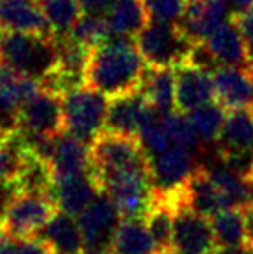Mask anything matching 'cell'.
Segmentation results:
<instances>
[{
    "label": "cell",
    "mask_w": 253,
    "mask_h": 254,
    "mask_svg": "<svg viewBox=\"0 0 253 254\" xmlns=\"http://www.w3.org/2000/svg\"><path fill=\"white\" fill-rule=\"evenodd\" d=\"M70 37L75 38L77 42L84 44L85 47L94 49L97 45L104 44L106 40L113 37L111 30L108 26V21L102 17L88 16V14H82L75 26L71 28Z\"/></svg>",
    "instance_id": "1f68e13d"
},
{
    "label": "cell",
    "mask_w": 253,
    "mask_h": 254,
    "mask_svg": "<svg viewBox=\"0 0 253 254\" xmlns=\"http://www.w3.org/2000/svg\"><path fill=\"white\" fill-rule=\"evenodd\" d=\"M21 128L31 133L58 137L64 133L63 97L54 92L40 90L19 107Z\"/></svg>",
    "instance_id": "8fae6325"
},
{
    "label": "cell",
    "mask_w": 253,
    "mask_h": 254,
    "mask_svg": "<svg viewBox=\"0 0 253 254\" xmlns=\"http://www.w3.org/2000/svg\"><path fill=\"white\" fill-rule=\"evenodd\" d=\"M35 239L47 246L52 254H84L85 241L75 216L58 211Z\"/></svg>",
    "instance_id": "ac0fdd59"
},
{
    "label": "cell",
    "mask_w": 253,
    "mask_h": 254,
    "mask_svg": "<svg viewBox=\"0 0 253 254\" xmlns=\"http://www.w3.org/2000/svg\"><path fill=\"white\" fill-rule=\"evenodd\" d=\"M175 74L177 111L187 114L198 107L205 106V104L212 102V99L215 97L212 73L189 66V64H180L175 67Z\"/></svg>",
    "instance_id": "5bb4252c"
},
{
    "label": "cell",
    "mask_w": 253,
    "mask_h": 254,
    "mask_svg": "<svg viewBox=\"0 0 253 254\" xmlns=\"http://www.w3.org/2000/svg\"><path fill=\"white\" fill-rule=\"evenodd\" d=\"M213 254H250L248 248H217Z\"/></svg>",
    "instance_id": "f35d334b"
},
{
    "label": "cell",
    "mask_w": 253,
    "mask_h": 254,
    "mask_svg": "<svg viewBox=\"0 0 253 254\" xmlns=\"http://www.w3.org/2000/svg\"><path fill=\"white\" fill-rule=\"evenodd\" d=\"M184 202L194 213L206 218H212L213 214L224 209L222 195H220L219 189L212 182L208 171L203 164L196 170L191 180L187 182L186 192H184Z\"/></svg>",
    "instance_id": "cb8c5ba5"
},
{
    "label": "cell",
    "mask_w": 253,
    "mask_h": 254,
    "mask_svg": "<svg viewBox=\"0 0 253 254\" xmlns=\"http://www.w3.org/2000/svg\"><path fill=\"white\" fill-rule=\"evenodd\" d=\"M229 10L231 17H238L243 12H247L250 7H253V0H220Z\"/></svg>",
    "instance_id": "8d00e7d4"
},
{
    "label": "cell",
    "mask_w": 253,
    "mask_h": 254,
    "mask_svg": "<svg viewBox=\"0 0 253 254\" xmlns=\"http://www.w3.org/2000/svg\"><path fill=\"white\" fill-rule=\"evenodd\" d=\"M101 190L109 195L122 218H144L153 204L151 170L130 168L97 178Z\"/></svg>",
    "instance_id": "277c9868"
},
{
    "label": "cell",
    "mask_w": 253,
    "mask_h": 254,
    "mask_svg": "<svg viewBox=\"0 0 253 254\" xmlns=\"http://www.w3.org/2000/svg\"><path fill=\"white\" fill-rule=\"evenodd\" d=\"M217 248H247L245 209H222L210 218Z\"/></svg>",
    "instance_id": "4316f807"
},
{
    "label": "cell",
    "mask_w": 253,
    "mask_h": 254,
    "mask_svg": "<svg viewBox=\"0 0 253 254\" xmlns=\"http://www.w3.org/2000/svg\"><path fill=\"white\" fill-rule=\"evenodd\" d=\"M229 19V10L220 0H187L179 28L192 44H199L208 40Z\"/></svg>",
    "instance_id": "7c38bea8"
},
{
    "label": "cell",
    "mask_w": 253,
    "mask_h": 254,
    "mask_svg": "<svg viewBox=\"0 0 253 254\" xmlns=\"http://www.w3.org/2000/svg\"><path fill=\"white\" fill-rule=\"evenodd\" d=\"M84 254H113L109 249H87L84 251Z\"/></svg>",
    "instance_id": "60d3db41"
},
{
    "label": "cell",
    "mask_w": 253,
    "mask_h": 254,
    "mask_svg": "<svg viewBox=\"0 0 253 254\" xmlns=\"http://www.w3.org/2000/svg\"><path fill=\"white\" fill-rule=\"evenodd\" d=\"M205 44L208 45L210 52L215 57L219 66H234V67L250 66L243 35H241L240 28H238L236 21L233 17L229 21H226Z\"/></svg>",
    "instance_id": "44dd1931"
},
{
    "label": "cell",
    "mask_w": 253,
    "mask_h": 254,
    "mask_svg": "<svg viewBox=\"0 0 253 254\" xmlns=\"http://www.w3.org/2000/svg\"><path fill=\"white\" fill-rule=\"evenodd\" d=\"M149 21L167 24H179L186 12L187 0H142Z\"/></svg>",
    "instance_id": "d6a6232c"
},
{
    "label": "cell",
    "mask_w": 253,
    "mask_h": 254,
    "mask_svg": "<svg viewBox=\"0 0 253 254\" xmlns=\"http://www.w3.org/2000/svg\"><path fill=\"white\" fill-rule=\"evenodd\" d=\"M165 130L170 138V144L177 145V147H184L192 154L199 156L203 154V145L199 142L198 135H196L194 128H192L189 116L180 111H173V113L165 116Z\"/></svg>",
    "instance_id": "4dcf8cb0"
},
{
    "label": "cell",
    "mask_w": 253,
    "mask_h": 254,
    "mask_svg": "<svg viewBox=\"0 0 253 254\" xmlns=\"http://www.w3.org/2000/svg\"><path fill=\"white\" fill-rule=\"evenodd\" d=\"M248 74H250V80H252V83H253V66L248 67Z\"/></svg>",
    "instance_id": "b9f144b4"
},
{
    "label": "cell",
    "mask_w": 253,
    "mask_h": 254,
    "mask_svg": "<svg viewBox=\"0 0 253 254\" xmlns=\"http://www.w3.org/2000/svg\"><path fill=\"white\" fill-rule=\"evenodd\" d=\"M217 242L210 218L194 213L186 202L175 207L173 220V253L175 254H213Z\"/></svg>",
    "instance_id": "9c48e42d"
},
{
    "label": "cell",
    "mask_w": 253,
    "mask_h": 254,
    "mask_svg": "<svg viewBox=\"0 0 253 254\" xmlns=\"http://www.w3.org/2000/svg\"><path fill=\"white\" fill-rule=\"evenodd\" d=\"M58 211L49 195L19 194L0 225V234L14 241L35 239Z\"/></svg>",
    "instance_id": "ba28073f"
},
{
    "label": "cell",
    "mask_w": 253,
    "mask_h": 254,
    "mask_svg": "<svg viewBox=\"0 0 253 254\" xmlns=\"http://www.w3.org/2000/svg\"><path fill=\"white\" fill-rule=\"evenodd\" d=\"M3 63V61H2V56H0V64H2Z\"/></svg>",
    "instance_id": "f6af8a7d"
},
{
    "label": "cell",
    "mask_w": 253,
    "mask_h": 254,
    "mask_svg": "<svg viewBox=\"0 0 253 254\" xmlns=\"http://www.w3.org/2000/svg\"><path fill=\"white\" fill-rule=\"evenodd\" d=\"M135 45L146 66L177 67L187 61L192 42L182 33L179 24L149 21L135 37Z\"/></svg>",
    "instance_id": "5b68a950"
},
{
    "label": "cell",
    "mask_w": 253,
    "mask_h": 254,
    "mask_svg": "<svg viewBox=\"0 0 253 254\" xmlns=\"http://www.w3.org/2000/svg\"><path fill=\"white\" fill-rule=\"evenodd\" d=\"M45 23L54 37H66L82 16L78 0H38Z\"/></svg>",
    "instance_id": "f546056e"
},
{
    "label": "cell",
    "mask_w": 253,
    "mask_h": 254,
    "mask_svg": "<svg viewBox=\"0 0 253 254\" xmlns=\"http://www.w3.org/2000/svg\"><path fill=\"white\" fill-rule=\"evenodd\" d=\"M101 192V185L90 170L88 173L78 175V177L54 182L51 199L59 211L77 218L95 201V197Z\"/></svg>",
    "instance_id": "4fadbf2b"
},
{
    "label": "cell",
    "mask_w": 253,
    "mask_h": 254,
    "mask_svg": "<svg viewBox=\"0 0 253 254\" xmlns=\"http://www.w3.org/2000/svg\"><path fill=\"white\" fill-rule=\"evenodd\" d=\"M175 204L169 199L153 195V204L144 216L146 227L155 241L160 253L173 251V220H175Z\"/></svg>",
    "instance_id": "484cf974"
},
{
    "label": "cell",
    "mask_w": 253,
    "mask_h": 254,
    "mask_svg": "<svg viewBox=\"0 0 253 254\" xmlns=\"http://www.w3.org/2000/svg\"><path fill=\"white\" fill-rule=\"evenodd\" d=\"M144 106L146 99L142 97L139 90L127 95H120V97L115 99H109L104 131L137 137L139 121H141V114Z\"/></svg>",
    "instance_id": "7402d4cb"
},
{
    "label": "cell",
    "mask_w": 253,
    "mask_h": 254,
    "mask_svg": "<svg viewBox=\"0 0 253 254\" xmlns=\"http://www.w3.org/2000/svg\"><path fill=\"white\" fill-rule=\"evenodd\" d=\"M16 182L21 194H38L49 195V197H51L52 185H54L51 166L31 154H26V157L21 163Z\"/></svg>",
    "instance_id": "f1b7e54d"
},
{
    "label": "cell",
    "mask_w": 253,
    "mask_h": 254,
    "mask_svg": "<svg viewBox=\"0 0 253 254\" xmlns=\"http://www.w3.org/2000/svg\"><path fill=\"white\" fill-rule=\"evenodd\" d=\"M146 67L137 45L130 38L113 35L104 44L90 49L84 83L115 99L139 90Z\"/></svg>",
    "instance_id": "6da1fadb"
},
{
    "label": "cell",
    "mask_w": 253,
    "mask_h": 254,
    "mask_svg": "<svg viewBox=\"0 0 253 254\" xmlns=\"http://www.w3.org/2000/svg\"><path fill=\"white\" fill-rule=\"evenodd\" d=\"M0 56L17 73L40 81L58 67V40L52 33L3 31L0 37Z\"/></svg>",
    "instance_id": "7a4b0ae2"
},
{
    "label": "cell",
    "mask_w": 253,
    "mask_h": 254,
    "mask_svg": "<svg viewBox=\"0 0 253 254\" xmlns=\"http://www.w3.org/2000/svg\"><path fill=\"white\" fill-rule=\"evenodd\" d=\"M250 180L253 182V168H252V178H250Z\"/></svg>",
    "instance_id": "ee69618b"
},
{
    "label": "cell",
    "mask_w": 253,
    "mask_h": 254,
    "mask_svg": "<svg viewBox=\"0 0 253 254\" xmlns=\"http://www.w3.org/2000/svg\"><path fill=\"white\" fill-rule=\"evenodd\" d=\"M175 67H146L139 92L149 106L163 114H170L175 106Z\"/></svg>",
    "instance_id": "ffe728a7"
},
{
    "label": "cell",
    "mask_w": 253,
    "mask_h": 254,
    "mask_svg": "<svg viewBox=\"0 0 253 254\" xmlns=\"http://www.w3.org/2000/svg\"><path fill=\"white\" fill-rule=\"evenodd\" d=\"M160 254H175L173 251H170V253H160Z\"/></svg>",
    "instance_id": "7bdbcfd3"
},
{
    "label": "cell",
    "mask_w": 253,
    "mask_h": 254,
    "mask_svg": "<svg viewBox=\"0 0 253 254\" xmlns=\"http://www.w3.org/2000/svg\"><path fill=\"white\" fill-rule=\"evenodd\" d=\"M0 254H12V241L0 234Z\"/></svg>",
    "instance_id": "ab89813d"
},
{
    "label": "cell",
    "mask_w": 253,
    "mask_h": 254,
    "mask_svg": "<svg viewBox=\"0 0 253 254\" xmlns=\"http://www.w3.org/2000/svg\"><path fill=\"white\" fill-rule=\"evenodd\" d=\"M233 19L236 21L238 28H240L241 35H243V40H245L247 52H248V63H250V66H253V7H250V9L241 14V16L233 17Z\"/></svg>",
    "instance_id": "836d02e7"
},
{
    "label": "cell",
    "mask_w": 253,
    "mask_h": 254,
    "mask_svg": "<svg viewBox=\"0 0 253 254\" xmlns=\"http://www.w3.org/2000/svg\"><path fill=\"white\" fill-rule=\"evenodd\" d=\"M12 241V254H52L47 246L42 244L38 239H23V241Z\"/></svg>",
    "instance_id": "d590c367"
},
{
    "label": "cell",
    "mask_w": 253,
    "mask_h": 254,
    "mask_svg": "<svg viewBox=\"0 0 253 254\" xmlns=\"http://www.w3.org/2000/svg\"><path fill=\"white\" fill-rule=\"evenodd\" d=\"M189 121L194 128L196 135H198L199 142H201L203 149L213 147L215 149L219 135L222 131L224 121H226L227 111L220 106L219 102H208L205 106L198 107V109L187 113Z\"/></svg>",
    "instance_id": "83f0119b"
},
{
    "label": "cell",
    "mask_w": 253,
    "mask_h": 254,
    "mask_svg": "<svg viewBox=\"0 0 253 254\" xmlns=\"http://www.w3.org/2000/svg\"><path fill=\"white\" fill-rule=\"evenodd\" d=\"M212 76L215 99L226 111L253 107V83L248 67L220 66Z\"/></svg>",
    "instance_id": "9a60e30c"
},
{
    "label": "cell",
    "mask_w": 253,
    "mask_h": 254,
    "mask_svg": "<svg viewBox=\"0 0 253 254\" xmlns=\"http://www.w3.org/2000/svg\"><path fill=\"white\" fill-rule=\"evenodd\" d=\"M90 166L95 178H101L130 168L149 166V157L137 137L101 131L90 144Z\"/></svg>",
    "instance_id": "8992f818"
},
{
    "label": "cell",
    "mask_w": 253,
    "mask_h": 254,
    "mask_svg": "<svg viewBox=\"0 0 253 254\" xmlns=\"http://www.w3.org/2000/svg\"><path fill=\"white\" fill-rule=\"evenodd\" d=\"M78 2H80V9L84 14L106 19L116 0H78Z\"/></svg>",
    "instance_id": "e575fe53"
},
{
    "label": "cell",
    "mask_w": 253,
    "mask_h": 254,
    "mask_svg": "<svg viewBox=\"0 0 253 254\" xmlns=\"http://www.w3.org/2000/svg\"><path fill=\"white\" fill-rule=\"evenodd\" d=\"M0 28L21 33H51L38 0H0Z\"/></svg>",
    "instance_id": "d6986e66"
},
{
    "label": "cell",
    "mask_w": 253,
    "mask_h": 254,
    "mask_svg": "<svg viewBox=\"0 0 253 254\" xmlns=\"http://www.w3.org/2000/svg\"><path fill=\"white\" fill-rule=\"evenodd\" d=\"M201 166L198 156L184 147L172 145L163 154L149 159L153 180V194L170 201L182 199L187 182Z\"/></svg>",
    "instance_id": "52a82bcc"
},
{
    "label": "cell",
    "mask_w": 253,
    "mask_h": 254,
    "mask_svg": "<svg viewBox=\"0 0 253 254\" xmlns=\"http://www.w3.org/2000/svg\"><path fill=\"white\" fill-rule=\"evenodd\" d=\"M245 223H247V248L253 249V204L245 207Z\"/></svg>",
    "instance_id": "74e56055"
},
{
    "label": "cell",
    "mask_w": 253,
    "mask_h": 254,
    "mask_svg": "<svg viewBox=\"0 0 253 254\" xmlns=\"http://www.w3.org/2000/svg\"><path fill=\"white\" fill-rule=\"evenodd\" d=\"M49 166H51L54 182L88 173L92 170L90 145L70 133H61L56 140L54 154Z\"/></svg>",
    "instance_id": "e0dca14e"
},
{
    "label": "cell",
    "mask_w": 253,
    "mask_h": 254,
    "mask_svg": "<svg viewBox=\"0 0 253 254\" xmlns=\"http://www.w3.org/2000/svg\"><path fill=\"white\" fill-rule=\"evenodd\" d=\"M77 220L84 235L85 249H109L122 214L109 195L101 192Z\"/></svg>",
    "instance_id": "30bf717a"
},
{
    "label": "cell",
    "mask_w": 253,
    "mask_h": 254,
    "mask_svg": "<svg viewBox=\"0 0 253 254\" xmlns=\"http://www.w3.org/2000/svg\"><path fill=\"white\" fill-rule=\"evenodd\" d=\"M215 154L219 159L238 154H253V107L227 111Z\"/></svg>",
    "instance_id": "2e32d148"
},
{
    "label": "cell",
    "mask_w": 253,
    "mask_h": 254,
    "mask_svg": "<svg viewBox=\"0 0 253 254\" xmlns=\"http://www.w3.org/2000/svg\"><path fill=\"white\" fill-rule=\"evenodd\" d=\"M109 251L113 254H158L144 218H122L113 235Z\"/></svg>",
    "instance_id": "603a6c76"
},
{
    "label": "cell",
    "mask_w": 253,
    "mask_h": 254,
    "mask_svg": "<svg viewBox=\"0 0 253 254\" xmlns=\"http://www.w3.org/2000/svg\"><path fill=\"white\" fill-rule=\"evenodd\" d=\"M109 99L90 87H78L63 95L64 133L90 145L104 131Z\"/></svg>",
    "instance_id": "3957f363"
},
{
    "label": "cell",
    "mask_w": 253,
    "mask_h": 254,
    "mask_svg": "<svg viewBox=\"0 0 253 254\" xmlns=\"http://www.w3.org/2000/svg\"><path fill=\"white\" fill-rule=\"evenodd\" d=\"M248 251H250V254H253V249H248Z\"/></svg>",
    "instance_id": "bcb514c9"
},
{
    "label": "cell",
    "mask_w": 253,
    "mask_h": 254,
    "mask_svg": "<svg viewBox=\"0 0 253 254\" xmlns=\"http://www.w3.org/2000/svg\"><path fill=\"white\" fill-rule=\"evenodd\" d=\"M106 21L115 37L132 38L148 26L149 16L142 0H116Z\"/></svg>",
    "instance_id": "d4e9b609"
}]
</instances>
